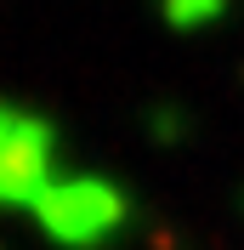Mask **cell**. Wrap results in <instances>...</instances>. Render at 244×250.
I'll return each instance as SVG.
<instances>
[{"mask_svg":"<svg viewBox=\"0 0 244 250\" xmlns=\"http://www.w3.org/2000/svg\"><path fill=\"white\" fill-rule=\"evenodd\" d=\"M51 154L57 131L51 120L0 103V205H40L51 193Z\"/></svg>","mask_w":244,"mask_h":250,"instance_id":"obj_1","label":"cell"},{"mask_svg":"<svg viewBox=\"0 0 244 250\" xmlns=\"http://www.w3.org/2000/svg\"><path fill=\"white\" fill-rule=\"evenodd\" d=\"M34 210H40V222L62 245H97L102 233L120 228L125 199H120V188L102 182V176H80V182H57Z\"/></svg>","mask_w":244,"mask_h":250,"instance_id":"obj_2","label":"cell"},{"mask_svg":"<svg viewBox=\"0 0 244 250\" xmlns=\"http://www.w3.org/2000/svg\"><path fill=\"white\" fill-rule=\"evenodd\" d=\"M165 12L176 17V23H187V17H210L216 0H165Z\"/></svg>","mask_w":244,"mask_h":250,"instance_id":"obj_3","label":"cell"}]
</instances>
